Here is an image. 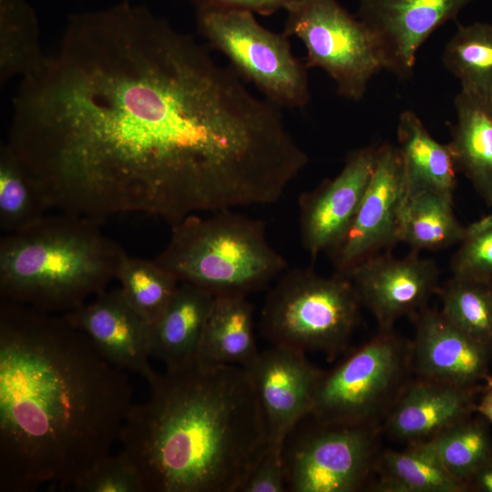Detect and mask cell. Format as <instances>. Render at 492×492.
<instances>
[{"instance_id":"34","label":"cell","mask_w":492,"mask_h":492,"mask_svg":"<svg viewBox=\"0 0 492 492\" xmlns=\"http://www.w3.org/2000/svg\"><path fill=\"white\" fill-rule=\"evenodd\" d=\"M196 9L239 10L261 15H270L279 10H286L297 0H188Z\"/></svg>"},{"instance_id":"31","label":"cell","mask_w":492,"mask_h":492,"mask_svg":"<svg viewBox=\"0 0 492 492\" xmlns=\"http://www.w3.org/2000/svg\"><path fill=\"white\" fill-rule=\"evenodd\" d=\"M450 270L455 277L492 282V211L466 227Z\"/></svg>"},{"instance_id":"4","label":"cell","mask_w":492,"mask_h":492,"mask_svg":"<svg viewBox=\"0 0 492 492\" xmlns=\"http://www.w3.org/2000/svg\"><path fill=\"white\" fill-rule=\"evenodd\" d=\"M125 254L90 219L46 216L1 237V299L64 313L107 290Z\"/></svg>"},{"instance_id":"14","label":"cell","mask_w":492,"mask_h":492,"mask_svg":"<svg viewBox=\"0 0 492 492\" xmlns=\"http://www.w3.org/2000/svg\"><path fill=\"white\" fill-rule=\"evenodd\" d=\"M248 369L269 443H284L292 428L312 410L323 370L304 353L282 346L260 352Z\"/></svg>"},{"instance_id":"33","label":"cell","mask_w":492,"mask_h":492,"mask_svg":"<svg viewBox=\"0 0 492 492\" xmlns=\"http://www.w3.org/2000/svg\"><path fill=\"white\" fill-rule=\"evenodd\" d=\"M282 451L283 443H269L240 492L287 491Z\"/></svg>"},{"instance_id":"3","label":"cell","mask_w":492,"mask_h":492,"mask_svg":"<svg viewBox=\"0 0 492 492\" xmlns=\"http://www.w3.org/2000/svg\"><path fill=\"white\" fill-rule=\"evenodd\" d=\"M119 438L143 492H240L269 446L247 368L166 370Z\"/></svg>"},{"instance_id":"7","label":"cell","mask_w":492,"mask_h":492,"mask_svg":"<svg viewBox=\"0 0 492 492\" xmlns=\"http://www.w3.org/2000/svg\"><path fill=\"white\" fill-rule=\"evenodd\" d=\"M411 373L410 342L393 329L379 330L323 371L308 416L322 424H380Z\"/></svg>"},{"instance_id":"26","label":"cell","mask_w":492,"mask_h":492,"mask_svg":"<svg viewBox=\"0 0 492 492\" xmlns=\"http://www.w3.org/2000/svg\"><path fill=\"white\" fill-rule=\"evenodd\" d=\"M52 208L46 195L5 142L0 148V228L4 233L27 229Z\"/></svg>"},{"instance_id":"22","label":"cell","mask_w":492,"mask_h":492,"mask_svg":"<svg viewBox=\"0 0 492 492\" xmlns=\"http://www.w3.org/2000/svg\"><path fill=\"white\" fill-rule=\"evenodd\" d=\"M397 142L406 195L429 190L453 196L457 170L449 146L436 140L415 112L400 114Z\"/></svg>"},{"instance_id":"23","label":"cell","mask_w":492,"mask_h":492,"mask_svg":"<svg viewBox=\"0 0 492 492\" xmlns=\"http://www.w3.org/2000/svg\"><path fill=\"white\" fill-rule=\"evenodd\" d=\"M466 227L456 219L453 196L436 191H419L405 196L398 239L412 251H438L459 244Z\"/></svg>"},{"instance_id":"17","label":"cell","mask_w":492,"mask_h":492,"mask_svg":"<svg viewBox=\"0 0 492 492\" xmlns=\"http://www.w3.org/2000/svg\"><path fill=\"white\" fill-rule=\"evenodd\" d=\"M412 319L411 370L417 377L455 385L483 387L489 375L492 347L472 339L428 306Z\"/></svg>"},{"instance_id":"6","label":"cell","mask_w":492,"mask_h":492,"mask_svg":"<svg viewBox=\"0 0 492 492\" xmlns=\"http://www.w3.org/2000/svg\"><path fill=\"white\" fill-rule=\"evenodd\" d=\"M361 305L344 273L324 277L296 268L286 272L267 295L261 328L273 346L321 352L333 359L347 347Z\"/></svg>"},{"instance_id":"5","label":"cell","mask_w":492,"mask_h":492,"mask_svg":"<svg viewBox=\"0 0 492 492\" xmlns=\"http://www.w3.org/2000/svg\"><path fill=\"white\" fill-rule=\"evenodd\" d=\"M155 259L179 282L211 292L244 294L262 289L287 267L267 240L264 223L231 211L186 217Z\"/></svg>"},{"instance_id":"28","label":"cell","mask_w":492,"mask_h":492,"mask_svg":"<svg viewBox=\"0 0 492 492\" xmlns=\"http://www.w3.org/2000/svg\"><path fill=\"white\" fill-rule=\"evenodd\" d=\"M443 64L461 88L492 94V23L458 25L445 46Z\"/></svg>"},{"instance_id":"1","label":"cell","mask_w":492,"mask_h":492,"mask_svg":"<svg viewBox=\"0 0 492 492\" xmlns=\"http://www.w3.org/2000/svg\"><path fill=\"white\" fill-rule=\"evenodd\" d=\"M12 112L6 143L51 207L97 223L259 205L287 141L279 108L129 0L72 14Z\"/></svg>"},{"instance_id":"29","label":"cell","mask_w":492,"mask_h":492,"mask_svg":"<svg viewBox=\"0 0 492 492\" xmlns=\"http://www.w3.org/2000/svg\"><path fill=\"white\" fill-rule=\"evenodd\" d=\"M440 313L461 332L492 347V282L452 276L439 286Z\"/></svg>"},{"instance_id":"15","label":"cell","mask_w":492,"mask_h":492,"mask_svg":"<svg viewBox=\"0 0 492 492\" xmlns=\"http://www.w3.org/2000/svg\"><path fill=\"white\" fill-rule=\"evenodd\" d=\"M377 147L351 151L342 170L300 196L301 241L313 257L332 250L343 237L373 173Z\"/></svg>"},{"instance_id":"19","label":"cell","mask_w":492,"mask_h":492,"mask_svg":"<svg viewBox=\"0 0 492 492\" xmlns=\"http://www.w3.org/2000/svg\"><path fill=\"white\" fill-rule=\"evenodd\" d=\"M447 143L457 172L492 209V94L460 88Z\"/></svg>"},{"instance_id":"13","label":"cell","mask_w":492,"mask_h":492,"mask_svg":"<svg viewBox=\"0 0 492 492\" xmlns=\"http://www.w3.org/2000/svg\"><path fill=\"white\" fill-rule=\"evenodd\" d=\"M472 0H360L357 17L381 49L384 69L400 79L413 76L416 54L441 26Z\"/></svg>"},{"instance_id":"27","label":"cell","mask_w":492,"mask_h":492,"mask_svg":"<svg viewBox=\"0 0 492 492\" xmlns=\"http://www.w3.org/2000/svg\"><path fill=\"white\" fill-rule=\"evenodd\" d=\"M422 443L452 477L466 486L477 471L492 464V436L487 425L472 416Z\"/></svg>"},{"instance_id":"20","label":"cell","mask_w":492,"mask_h":492,"mask_svg":"<svg viewBox=\"0 0 492 492\" xmlns=\"http://www.w3.org/2000/svg\"><path fill=\"white\" fill-rule=\"evenodd\" d=\"M215 295L187 282H179L171 300L151 324L150 354L179 370L196 363V357Z\"/></svg>"},{"instance_id":"32","label":"cell","mask_w":492,"mask_h":492,"mask_svg":"<svg viewBox=\"0 0 492 492\" xmlns=\"http://www.w3.org/2000/svg\"><path fill=\"white\" fill-rule=\"evenodd\" d=\"M75 492H143L138 471L127 455L109 454L82 473L69 487Z\"/></svg>"},{"instance_id":"30","label":"cell","mask_w":492,"mask_h":492,"mask_svg":"<svg viewBox=\"0 0 492 492\" xmlns=\"http://www.w3.org/2000/svg\"><path fill=\"white\" fill-rule=\"evenodd\" d=\"M120 290L135 311L150 325L162 313L179 282L155 260L127 253L119 264L117 279Z\"/></svg>"},{"instance_id":"9","label":"cell","mask_w":492,"mask_h":492,"mask_svg":"<svg viewBox=\"0 0 492 492\" xmlns=\"http://www.w3.org/2000/svg\"><path fill=\"white\" fill-rule=\"evenodd\" d=\"M283 33L306 48L307 67L323 69L337 93L358 101L371 78L384 69L377 41L337 0H297L286 10Z\"/></svg>"},{"instance_id":"12","label":"cell","mask_w":492,"mask_h":492,"mask_svg":"<svg viewBox=\"0 0 492 492\" xmlns=\"http://www.w3.org/2000/svg\"><path fill=\"white\" fill-rule=\"evenodd\" d=\"M342 273L353 282L379 330H392L400 317L412 318L427 306L440 286L436 263L412 251L404 258H395L391 251L381 252Z\"/></svg>"},{"instance_id":"16","label":"cell","mask_w":492,"mask_h":492,"mask_svg":"<svg viewBox=\"0 0 492 492\" xmlns=\"http://www.w3.org/2000/svg\"><path fill=\"white\" fill-rule=\"evenodd\" d=\"M62 315L115 367L137 374L149 384L157 375L149 363L151 325L128 303L120 288L105 290Z\"/></svg>"},{"instance_id":"25","label":"cell","mask_w":492,"mask_h":492,"mask_svg":"<svg viewBox=\"0 0 492 492\" xmlns=\"http://www.w3.org/2000/svg\"><path fill=\"white\" fill-rule=\"evenodd\" d=\"M47 56L41 46L40 27L26 0H0V84L36 73Z\"/></svg>"},{"instance_id":"8","label":"cell","mask_w":492,"mask_h":492,"mask_svg":"<svg viewBox=\"0 0 492 492\" xmlns=\"http://www.w3.org/2000/svg\"><path fill=\"white\" fill-rule=\"evenodd\" d=\"M196 22L200 36L267 100L278 108L307 106L311 97L307 67L293 55L283 32L265 28L247 11H197Z\"/></svg>"},{"instance_id":"2","label":"cell","mask_w":492,"mask_h":492,"mask_svg":"<svg viewBox=\"0 0 492 492\" xmlns=\"http://www.w3.org/2000/svg\"><path fill=\"white\" fill-rule=\"evenodd\" d=\"M132 395L63 315L1 299L0 491L68 490L119 442Z\"/></svg>"},{"instance_id":"18","label":"cell","mask_w":492,"mask_h":492,"mask_svg":"<svg viewBox=\"0 0 492 492\" xmlns=\"http://www.w3.org/2000/svg\"><path fill=\"white\" fill-rule=\"evenodd\" d=\"M482 389L415 376L395 397L382 420L381 429L406 445L426 441L471 417L476 412V397Z\"/></svg>"},{"instance_id":"35","label":"cell","mask_w":492,"mask_h":492,"mask_svg":"<svg viewBox=\"0 0 492 492\" xmlns=\"http://www.w3.org/2000/svg\"><path fill=\"white\" fill-rule=\"evenodd\" d=\"M466 484L468 490L492 492V464L477 471Z\"/></svg>"},{"instance_id":"36","label":"cell","mask_w":492,"mask_h":492,"mask_svg":"<svg viewBox=\"0 0 492 492\" xmlns=\"http://www.w3.org/2000/svg\"><path fill=\"white\" fill-rule=\"evenodd\" d=\"M481 394L480 401L476 406V412L492 423V375L489 374L486 378Z\"/></svg>"},{"instance_id":"11","label":"cell","mask_w":492,"mask_h":492,"mask_svg":"<svg viewBox=\"0 0 492 492\" xmlns=\"http://www.w3.org/2000/svg\"><path fill=\"white\" fill-rule=\"evenodd\" d=\"M406 196L402 158L397 146L377 147L376 159L358 210L341 241L328 251L336 272L391 251L399 242L400 212Z\"/></svg>"},{"instance_id":"24","label":"cell","mask_w":492,"mask_h":492,"mask_svg":"<svg viewBox=\"0 0 492 492\" xmlns=\"http://www.w3.org/2000/svg\"><path fill=\"white\" fill-rule=\"evenodd\" d=\"M374 488L383 492H464L467 486L452 477L422 443L408 444L404 450L380 452Z\"/></svg>"},{"instance_id":"10","label":"cell","mask_w":492,"mask_h":492,"mask_svg":"<svg viewBox=\"0 0 492 492\" xmlns=\"http://www.w3.org/2000/svg\"><path fill=\"white\" fill-rule=\"evenodd\" d=\"M292 430L283 443L287 491L354 492L374 474L380 424H322Z\"/></svg>"},{"instance_id":"21","label":"cell","mask_w":492,"mask_h":492,"mask_svg":"<svg viewBox=\"0 0 492 492\" xmlns=\"http://www.w3.org/2000/svg\"><path fill=\"white\" fill-rule=\"evenodd\" d=\"M253 307L244 294L215 295L196 357V364L250 366L259 354Z\"/></svg>"}]
</instances>
